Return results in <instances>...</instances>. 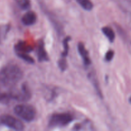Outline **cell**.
Listing matches in <instances>:
<instances>
[{"label":"cell","instance_id":"obj_18","mask_svg":"<svg viewBox=\"0 0 131 131\" xmlns=\"http://www.w3.org/2000/svg\"><path fill=\"white\" fill-rule=\"evenodd\" d=\"M114 54H115L114 51L113 50H110V51H108L106 52V55H105V60L107 61H111L113 58Z\"/></svg>","mask_w":131,"mask_h":131},{"label":"cell","instance_id":"obj_17","mask_svg":"<svg viewBox=\"0 0 131 131\" xmlns=\"http://www.w3.org/2000/svg\"><path fill=\"white\" fill-rule=\"evenodd\" d=\"M58 67L61 71H65L67 68V62L66 59L60 58L58 61Z\"/></svg>","mask_w":131,"mask_h":131},{"label":"cell","instance_id":"obj_10","mask_svg":"<svg viewBox=\"0 0 131 131\" xmlns=\"http://www.w3.org/2000/svg\"><path fill=\"white\" fill-rule=\"evenodd\" d=\"M88 76H89L90 80L91 82H92V84H93V86H94L95 89L96 91H97L99 96H100V97L102 98V93H101V89H100L99 84L98 81H97V77H96L95 73L92 72H90L89 74H88Z\"/></svg>","mask_w":131,"mask_h":131},{"label":"cell","instance_id":"obj_6","mask_svg":"<svg viewBox=\"0 0 131 131\" xmlns=\"http://www.w3.org/2000/svg\"><path fill=\"white\" fill-rule=\"evenodd\" d=\"M78 49L81 57L82 58L84 65H90L91 64V60L90 58L89 53L86 49L84 45L82 42H79L78 45Z\"/></svg>","mask_w":131,"mask_h":131},{"label":"cell","instance_id":"obj_15","mask_svg":"<svg viewBox=\"0 0 131 131\" xmlns=\"http://www.w3.org/2000/svg\"><path fill=\"white\" fill-rule=\"evenodd\" d=\"M17 56L21 59H23V60L26 61L28 63H35V61L33 58L29 56L28 54H17Z\"/></svg>","mask_w":131,"mask_h":131},{"label":"cell","instance_id":"obj_7","mask_svg":"<svg viewBox=\"0 0 131 131\" xmlns=\"http://www.w3.org/2000/svg\"><path fill=\"white\" fill-rule=\"evenodd\" d=\"M37 57H38V61L42 62V61H49L48 54L45 49L44 43L42 40H40L38 43L37 47Z\"/></svg>","mask_w":131,"mask_h":131},{"label":"cell","instance_id":"obj_16","mask_svg":"<svg viewBox=\"0 0 131 131\" xmlns=\"http://www.w3.org/2000/svg\"><path fill=\"white\" fill-rule=\"evenodd\" d=\"M19 5L22 9H28L30 7V0H19Z\"/></svg>","mask_w":131,"mask_h":131},{"label":"cell","instance_id":"obj_14","mask_svg":"<svg viewBox=\"0 0 131 131\" xmlns=\"http://www.w3.org/2000/svg\"><path fill=\"white\" fill-rule=\"evenodd\" d=\"M12 99L11 93H0V103L7 104Z\"/></svg>","mask_w":131,"mask_h":131},{"label":"cell","instance_id":"obj_4","mask_svg":"<svg viewBox=\"0 0 131 131\" xmlns=\"http://www.w3.org/2000/svg\"><path fill=\"white\" fill-rule=\"evenodd\" d=\"M0 123L15 130H22L24 128L21 121L10 115H5L0 116Z\"/></svg>","mask_w":131,"mask_h":131},{"label":"cell","instance_id":"obj_2","mask_svg":"<svg viewBox=\"0 0 131 131\" xmlns=\"http://www.w3.org/2000/svg\"><path fill=\"white\" fill-rule=\"evenodd\" d=\"M74 120V117L69 113H59L51 115L49 120V127H56L69 125Z\"/></svg>","mask_w":131,"mask_h":131},{"label":"cell","instance_id":"obj_19","mask_svg":"<svg viewBox=\"0 0 131 131\" xmlns=\"http://www.w3.org/2000/svg\"><path fill=\"white\" fill-rule=\"evenodd\" d=\"M129 102H130V103L131 104V97L129 98Z\"/></svg>","mask_w":131,"mask_h":131},{"label":"cell","instance_id":"obj_1","mask_svg":"<svg viewBox=\"0 0 131 131\" xmlns=\"http://www.w3.org/2000/svg\"><path fill=\"white\" fill-rule=\"evenodd\" d=\"M23 77V71L16 65H7L0 70V83L6 87L15 86Z\"/></svg>","mask_w":131,"mask_h":131},{"label":"cell","instance_id":"obj_13","mask_svg":"<svg viewBox=\"0 0 131 131\" xmlns=\"http://www.w3.org/2000/svg\"><path fill=\"white\" fill-rule=\"evenodd\" d=\"M70 40V37H67L66 38L64 39L63 43V51L61 53V58L66 59L68 53H69V42Z\"/></svg>","mask_w":131,"mask_h":131},{"label":"cell","instance_id":"obj_9","mask_svg":"<svg viewBox=\"0 0 131 131\" xmlns=\"http://www.w3.org/2000/svg\"><path fill=\"white\" fill-rule=\"evenodd\" d=\"M32 50H33V47L30 45L22 41L18 42L15 46V51L17 55L19 54H28Z\"/></svg>","mask_w":131,"mask_h":131},{"label":"cell","instance_id":"obj_8","mask_svg":"<svg viewBox=\"0 0 131 131\" xmlns=\"http://www.w3.org/2000/svg\"><path fill=\"white\" fill-rule=\"evenodd\" d=\"M21 21L25 26L33 25L37 21V15L33 11L28 12L23 16Z\"/></svg>","mask_w":131,"mask_h":131},{"label":"cell","instance_id":"obj_5","mask_svg":"<svg viewBox=\"0 0 131 131\" xmlns=\"http://www.w3.org/2000/svg\"><path fill=\"white\" fill-rule=\"evenodd\" d=\"M12 97L18 101H27L31 98V92L26 84H23L20 89L10 92Z\"/></svg>","mask_w":131,"mask_h":131},{"label":"cell","instance_id":"obj_3","mask_svg":"<svg viewBox=\"0 0 131 131\" xmlns=\"http://www.w3.org/2000/svg\"><path fill=\"white\" fill-rule=\"evenodd\" d=\"M14 113L17 116L26 122L33 121L35 118L36 111L31 105L20 104L14 107Z\"/></svg>","mask_w":131,"mask_h":131},{"label":"cell","instance_id":"obj_11","mask_svg":"<svg viewBox=\"0 0 131 131\" xmlns=\"http://www.w3.org/2000/svg\"><path fill=\"white\" fill-rule=\"evenodd\" d=\"M102 31L105 36L108 38L110 42H113L115 39V33L113 29L110 27L106 26L102 28Z\"/></svg>","mask_w":131,"mask_h":131},{"label":"cell","instance_id":"obj_12","mask_svg":"<svg viewBox=\"0 0 131 131\" xmlns=\"http://www.w3.org/2000/svg\"><path fill=\"white\" fill-rule=\"evenodd\" d=\"M75 1L84 10L90 11L93 9V5L90 0H75Z\"/></svg>","mask_w":131,"mask_h":131}]
</instances>
